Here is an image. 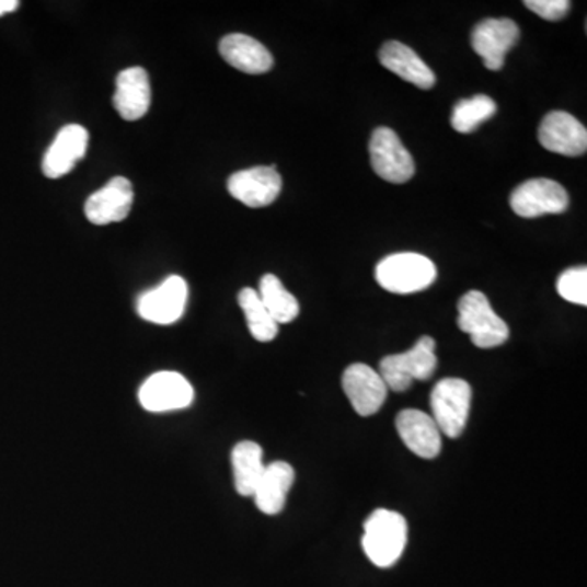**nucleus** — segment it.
Returning <instances> with one entry per match:
<instances>
[{
	"label": "nucleus",
	"instance_id": "9b49d317",
	"mask_svg": "<svg viewBox=\"0 0 587 587\" xmlns=\"http://www.w3.org/2000/svg\"><path fill=\"white\" fill-rule=\"evenodd\" d=\"M227 188L237 202L249 208H265L278 198L283 180L275 166H255L233 173Z\"/></svg>",
	"mask_w": 587,
	"mask_h": 587
},
{
	"label": "nucleus",
	"instance_id": "423d86ee",
	"mask_svg": "<svg viewBox=\"0 0 587 587\" xmlns=\"http://www.w3.org/2000/svg\"><path fill=\"white\" fill-rule=\"evenodd\" d=\"M373 172L390 183H406L415 175V162L399 135L390 128H377L369 142Z\"/></svg>",
	"mask_w": 587,
	"mask_h": 587
},
{
	"label": "nucleus",
	"instance_id": "1a4fd4ad",
	"mask_svg": "<svg viewBox=\"0 0 587 587\" xmlns=\"http://www.w3.org/2000/svg\"><path fill=\"white\" fill-rule=\"evenodd\" d=\"M188 302V285L182 276H170L159 288L142 294L138 300V313L146 322L172 325L185 313Z\"/></svg>",
	"mask_w": 587,
	"mask_h": 587
},
{
	"label": "nucleus",
	"instance_id": "f03ea898",
	"mask_svg": "<svg viewBox=\"0 0 587 587\" xmlns=\"http://www.w3.org/2000/svg\"><path fill=\"white\" fill-rule=\"evenodd\" d=\"M457 325L470 336L476 348L490 349L505 345L509 329L502 316L496 315L485 294L470 291L459 300Z\"/></svg>",
	"mask_w": 587,
	"mask_h": 587
},
{
	"label": "nucleus",
	"instance_id": "ddd939ff",
	"mask_svg": "<svg viewBox=\"0 0 587 587\" xmlns=\"http://www.w3.org/2000/svg\"><path fill=\"white\" fill-rule=\"evenodd\" d=\"M539 142L550 152L566 157L585 156L587 131L569 113L550 112L540 123Z\"/></svg>",
	"mask_w": 587,
	"mask_h": 587
},
{
	"label": "nucleus",
	"instance_id": "f3484780",
	"mask_svg": "<svg viewBox=\"0 0 587 587\" xmlns=\"http://www.w3.org/2000/svg\"><path fill=\"white\" fill-rule=\"evenodd\" d=\"M113 105L126 122L146 116L150 108V82L145 69L129 68L118 73Z\"/></svg>",
	"mask_w": 587,
	"mask_h": 587
},
{
	"label": "nucleus",
	"instance_id": "4468645a",
	"mask_svg": "<svg viewBox=\"0 0 587 587\" xmlns=\"http://www.w3.org/2000/svg\"><path fill=\"white\" fill-rule=\"evenodd\" d=\"M133 203H135L133 183L125 176H115L108 185L87 199L85 216L95 226L122 222L128 218Z\"/></svg>",
	"mask_w": 587,
	"mask_h": 587
},
{
	"label": "nucleus",
	"instance_id": "39448f33",
	"mask_svg": "<svg viewBox=\"0 0 587 587\" xmlns=\"http://www.w3.org/2000/svg\"><path fill=\"white\" fill-rule=\"evenodd\" d=\"M472 405V387L467 380L449 377L436 383L431 393L433 419L450 439L462 435Z\"/></svg>",
	"mask_w": 587,
	"mask_h": 587
},
{
	"label": "nucleus",
	"instance_id": "9d476101",
	"mask_svg": "<svg viewBox=\"0 0 587 587\" xmlns=\"http://www.w3.org/2000/svg\"><path fill=\"white\" fill-rule=\"evenodd\" d=\"M519 42V26L511 19H486L473 28L472 48L490 71L505 68L506 55Z\"/></svg>",
	"mask_w": 587,
	"mask_h": 587
},
{
	"label": "nucleus",
	"instance_id": "412c9836",
	"mask_svg": "<svg viewBox=\"0 0 587 587\" xmlns=\"http://www.w3.org/2000/svg\"><path fill=\"white\" fill-rule=\"evenodd\" d=\"M266 465L263 449L253 440H242L232 449L233 485L240 496H253Z\"/></svg>",
	"mask_w": 587,
	"mask_h": 587
},
{
	"label": "nucleus",
	"instance_id": "0eeeda50",
	"mask_svg": "<svg viewBox=\"0 0 587 587\" xmlns=\"http://www.w3.org/2000/svg\"><path fill=\"white\" fill-rule=\"evenodd\" d=\"M195 399L192 383L182 373L162 370L152 373L139 389V403L150 413L188 408Z\"/></svg>",
	"mask_w": 587,
	"mask_h": 587
},
{
	"label": "nucleus",
	"instance_id": "aec40b11",
	"mask_svg": "<svg viewBox=\"0 0 587 587\" xmlns=\"http://www.w3.org/2000/svg\"><path fill=\"white\" fill-rule=\"evenodd\" d=\"M294 480H296V472L288 462H273L266 465L265 473L253 493L256 508L266 516H276L281 513L291 492Z\"/></svg>",
	"mask_w": 587,
	"mask_h": 587
},
{
	"label": "nucleus",
	"instance_id": "5701e85b",
	"mask_svg": "<svg viewBox=\"0 0 587 587\" xmlns=\"http://www.w3.org/2000/svg\"><path fill=\"white\" fill-rule=\"evenodd\" d=\"M239 303L245 313L246 325L253 338L260 343H269L278 336L279 325L269 315L266 307L263 306L258 292L252 288L242 289L239 292Z\"/></svg>",
	"mask_w": 587,
	"mask_h": 587
},
{
	"label": "nucleus",
	"instance_id": "2eb2a0df",
	"mask_svg": "<svg viewBox=\"0 0 587 587\" xmlns=\"http://www.w3.org/2000/svg\"><path fill=\"white\" fill-rule=\"evenodd\" d=\"M396 433L403 444L422 459H435L442 447V433L428 413L403 410L395 419Z\"/></svg>",
	"mask_w": 587,
	"mask_h": 587
},
{
	"label": "nucleus",
	"instance_id": "dca6fc26",
	"mask_svg": "<svg viewBox=\"0 0 587 587\" xmlns=\"http://www.w3.org/2000/svg\"><path fill=\"white\" fill-rule=\"evenodd\" d=\"M89 133L80 125L65 126L46 150L43 159V173L48 179H61L72 172L79 160L85 157Z\"/></svg>",
	"mask_w": 587,
	"mask_h": 587
},
{
	"label": "nucleus",
	"instance_id": "bb28decb",
	"mask_svg": "<svg viewBox=\"0 0 587 587\" xmlns=\"http://www.w3.org/2000/svg\"><path fill=\"white\" fill-rule=\"evenodd\" d=\"M19 5V0H0V16L5 15V13L15 12Z\"/></svg>",
	"mask_w": 587,
	"mask_h": 587
},
{
	"label": "nucleus",
	"instance_id": "7ed1b4c3",
	"mask_svg": "<svg viewBox=\"0 0 587 587\" xmlns=\"http://www.w3.org/2000/svg\"><path fill=\"white\" fill-rule=\"evenodd\" d=\"M438 278L433 260L419 253H395L377 265L376 279L380 288L392 294L425 291Z\"/></svg>",
	"mask_w": 587,
	"mask_h": 587
},
{
	"label": "nucleus",
	"instance_id": "6ab92c4d",
	"mask_svg": "<svg viewBox=\"0 0 587 587\" xmlns=\"http://www.w3.org/2000/svg\"><path fill=\"white\" fill-rule=\"evenodd\" d=\"M380 65L390 72L402 77L418 89L429 90L435 87L436 76L429 66L413 51L410 46L399 42H389L380 48Z\"/></svg>",
	"mask_w": 587,
	"mask_h": 587
},
{
	"label": "nucleus",
	"instance_id": "a211bd4d",
	"mask_svg": "<svg viewBox=\"0 0 587 587\" xmlns=\"http://www.w3.org/2000/svg\"><path fill=\"white\" fill-rule=\"evenodd\" d=\"M219 53L223 61L245 73H265L273 68V56L262 43L242 33H232L220 39Z\"/></svg>",
	"mask_w": 587,
	"mask_h": 587
},
{
	"label": "nucleus",
	"instance_id": "6e6552de",
	"mask_svg": "<svg viewBox=\"0 0 587 587\" xmlns=\"http://www.w3.org/2000/svg\"><path fill=\"white\" fill-rule=\"evenodd\" d=\"M569 196L560 183L533 179L517 186L511 195V208L520 218L533 219L545 215H562L568 209Z\"/></svg>",
	"mask_w": 587,
	"mask_h": 587
},
{
	"label": "nucleus",
	"instance_id": "f8f14e48",
	"mask_svg": "<svg viewBox=\"0 0 587 587\" xmlns=\"http://www.w3.org/2000/svg\"><path fill=\"white\" fill-rule=\"evenodd\" d=\"M343 390L358 415L372 416L385 403L389 389L379 372L367 365H352L343 373Z\"/></svg>",
	"mask_w": 587,
	"mask_h": 587
},
{
	"label": "nucleus",
	"instance_id": "20e7f679",
	"mask_svg": "<svg viewBox=\"0 0 587 587\" xmlns=\"http://www.w3.org/2000/svg\"><path fill=\"white\" fill-rule=\"evenodd\" d=\"M438 369L436 342L431 336H423L410 352L387 356L380 361L379 373L387 389L405 392L416 380L431 379Z\"/></svg>",
	"mask_w": 587,
	"mask_h": 587
},
{
	"label": "nucleus",
	"instance_id": "a878e982",
	"mask_svg": "<svg viewBox=\"0 0 587 587\" xmlns=\"http://www.w3.org/2000/svg\"><path fill=\"white\" fill-rule=\"evenodd\" d=\"M523 5L549 22H559L569 12L572 3L568 0H526Z\"/></svg>",
	"mask_w": 587,
	"mask_h": 587
},
{
	"label": "nucleus",
	"instance_id": "b1692460",
	"mask_svg": "<svg viewBox=\"0 0 587 587\" xmlns=\"http://www.w3.org/2000/svg\"><path fill=\"white\" fill-rule=\"evenodd\" d=\"M496 113V103L486 95H476L472 99L460 100L452 110L450 125L457 133L469 135L475 131L482 123L492 118Z\"/></svg>",
	"mask_w": 587,
	"mask_h": 587
},
{
	"label": "nucleus",
	"instance_id": "f257e3e1",
	"mask_svg": "<svg viewBox=\"0 0 587 587\" xmlns=\"http://www.w3.org/2000/svg\"><path fill=\"white\" fill-rule=\"evenodd\" d=\"M408 540V523L402 514L390 509H377L367 517L362 549L367 559L379 566L390 568L399 562Z\"/></svg>",
	"mask_w": 587,
	"mask_h": 587
},
{
	"label": "nucleus",
	"instance_id": "4be33fe9",
	"mask_svg": "<svg viewBox=\"0 0 587 587\" xmlns=\"http://www.w3.org/2000/svg\"><path fill=\"white\" fill-rule=\"evenodd\" d=\"M260 299L268 310L269 315L278 323H291L299 315V302L288 289L283 286L281 279L275 275H265L260 281Z\"/></svg>",
	"mask_w": 587,
	"mask_h": 587
},
{
	"label": "nucleus",
	"instance_id": "393cba45",
	"mask_svg": "<svg viewBox=\"0 0 587 587\" xmlns=\"http://www.w3.org/2000/svg\"><path fill=\"white\" fill-rule=\"evenodd\" d=\"M556 291L563 299L578 306H587V269L586 266L566 269L556 281Z\"/></svg>",
	"mask_w": 587,
	"mask_h": 587
}]
</instances>
